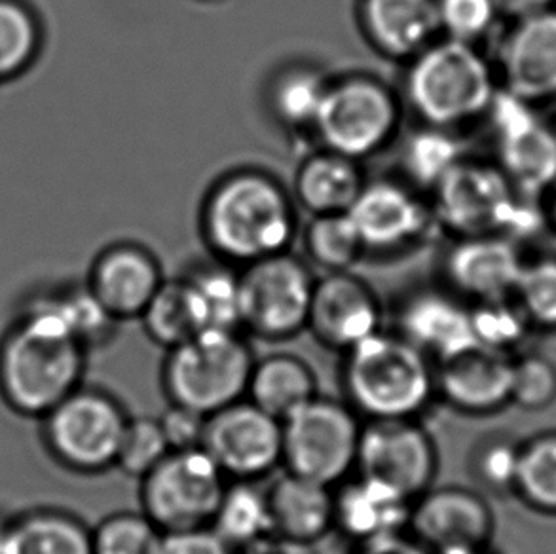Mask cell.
<instances>
[{
  "instance_id": "6da1fadb",
  "label": "cell",
  "mask_w": 556,
  "mask_h": 554,
  "mask_svg": "<svg viewBox=\"0 0 556 554\" xmlns=\"http://www.w3.org/2000/svg\"><path fill=\"white\" fill-rule=\"evenodd\" d=\"M294 198L270 173L236 169L207 190L200 210L205 245L233 268L281 255L299 236Z\"/></svg>"
},
{
  "instance_id": "7a4b0ae2",
  "label": "cell",
  "mask_w": 556,
  "mask_h": 554,
  "mask_svg": "<svg viewBox=\"0 0 556 554\" xmlns=\"http://www.w3.org/2000/svg\"><path fill=\"white\" fill-rule=\"evenodd\" d=\"M86 353L55 294L35 300L0 342V395L15 413L42 418L83 386Z\"/></svg>"
},
{
  "instance_id": "3957f363",
  "label": "cell",
  "mask_w": 556,
  "mask_h": 554,
  "mask_svg": "<svg viewBox=\"0 0 556 554\" xmlns=\"http://www.w3.org/2000/svg\"><path fill=\"white\" fill-rule=\"evenodd\" d=\"M500 83L477 45L439 37L406 63L403 103L421 126L458 131L486 118Z\"/></svg>"
},
{
  "instance_id": "277c9868",
  "label": "cell",
  "mask_w": 556,
  "mask_h": 554,
  "mask_svg": "<svg viewBox=\"0 0 556 554\" xmlns=\"http://www.w3.org/2000/svg\"><path fill=\"white\" fill-rule=\"evenodd\" d=\"M342 360L344 401L363 419L421 418L437 401L435 363L397 330H378Z\"/></svg>"
},
{
  "instance_id": "5b68a950",
  "label": "cell",
  "mask_w": 556,
  "mask_h": 554,
  "mask_svg": "<svg viewBox=\"0 0 556 554\" xmlns=\"http://www.w3.org/2000/svg\"><path fill=\"white\" fill-rule=\"evenodd\" d=\"M255 360L243 330L205 329L166 350L162 388L169 403L211 416L245 399Z\"/></svg>"
},
{
  "instance_id": "8992f818",
  "label": "cell",
  "mask_w": 556,
  "mask_h": 554,
  "mask_svg": "<svg viewBox=\"0 0 556 554\" xmlns=\"http://www.w3.org/2000/svg\"><path fill=\"white\" fill-rule=\"evenodd\" d=\"M403 109L397 91L376 76L355 73L331 78L314 136L324 149L365 162L395 142Z\"/></svg>"
},
{
  "instance_id": "52a82bcc",
  "label": "cell",
  "mask_w": 556,
  "mask_h": 554,
  "mask_svg": "<svg viewBox=\"0 0 556 554\" xmlns=\"http://www.w3.org/2000/svg\"><path fill=\"white\" fill-rule=\"evenodd\" d=\"M363 418L342 399L316 395L281 419V469L339 487L357 465Z\"/></svg>"
},
{
  "instance_id": "ba28073f",
  "label": "cell",
  "mask_w": 556,
  "mask_h": 554,
  "mask_svg": "<svg viewBox=\"0 0 556 554\" xmlns=\"http://www.w3.org/2000/svg\"><path fill=\"white\" fill-rule=\"evenodd\" d=\"M129 414L118 399L80 386L42 416L50 454L71 471L96 475L116 467Z\"/></svg>"
},
{
  "instance_id": "9c48e42d",
  "label": "cell",
  "mask_w": 556,
  "mask_h": 554,
  "mask_svg": "<svg viewBox=\"0 0 556 554\" xmlns=\"http://www.w3.org/2000/svg\"><path fill=\"white\" fill-rule=\"evenodd\" d=\"M316 276L291 251L240 268V327L248 337L287 342L308 329Z\"/></svg>"
},
{
  "instance_id": "30bf717a",
  "label": "cell",
  "mask_w": 556,
  "mask_h": 554,
  "mask_svg": "<svg viewBox=\"0 0 556 554\" xmlns=\"http://www.w3.org/2000/svg\"><path fill=\"white\" fill-rule=\"evenodd\" d=\"M139 482L141 511L166 533L210 526L228 479L200 446L172 450Z\"/></svg>"
},
{
  "instance_id": "8fae6325",
  "label": "cell",
  "mask_w": 556,
  "mask_h": 554,
  "mask_svg": "<svg viewBox=\"0 0 556 554\" xmlns=\"http://www.w3.org/2000/svg\"><path fill=\"white\" fill-rule=\"evenodd\" d=\"M439 230L454 238L504 234L519 200L494 162L462 158L428 196Z\"/></svg>"
},
{
  "instance_id": "7c38bea8",
  "label": "cell",
  "mask_w": 556,
  "mask_h": 554,
  "mask_svg": "<svg viewBox=\"0 0 556 554\" xmlns=\"http://www.w3.org/2000/svg\"><path fill=\"white\" fill-rule=\"evenodd\" d=\"M355 473L416 500L435 484L439 449L421 418L363 419Z\"/></svg>"
},
{
  "instance_id": "4fadbf2b",
  "label": "cell",
  "mask_w": 556,
  "mask_h": 554,
  "mask_svg": "<svg viewBox=\"0 0 556 554\" xmlns=\"http://www.w3.org/2000/svg\"><path fill=\"white\" fill-rule=\"evenodd\" d=\"M486 118L496 136V164L517 192L549 194L556 185V131L535 105L500 88Z\"/></svg>"
},
{
  "instance_id": "5bb4252c",
  "label": "cell",
  "mask_w": 556,
  "mask_h": 554,
  "mask_svg": "<svg viewBox=\"0 0 556 554\" xmlns=\"http://www.w3.org/2000/svg\"><path fill=\"white\" fill-rule=\"evenodd\" d=\"M202 449L228 480H261L281 467V419L248 398L207 416Z\"/></svg>"
},
{
  "instance_id": "9a60e30c",
  "label": "cell",
  "mask_w": 556,
  "mask_h": 554,
  "mask_svg": "<svg viewBox=\"0 0 556 554\" xmlns=\"http://www.w3.org/2000/svg\"><path fill=\"white\" fill-rule=\"evenodd\" d=\"M350 217L372 256L401 255L439 230L428 198L405 180H367Z\"/></svg>"
},
{
  "instance_id": "2e32d148",
  "label": "cell",
  "mask_w": 556,
  "mask_h": 554,
  "mask_svg": "<svg viewBox=\"0 0 556 554\" xmlns=\"http://www.w3.org/2000/svg\"><path fill=\"white\" fill-rule=\"evenodd\" d=\"M382 329V302L365 279L354 272L316 277L306 330L319 344L344 355Z\"/></svg>"
},
{
  "instance_id": "e0dca14e",
  "label": "cell",
  "mask_w": 556,
  "mask_h": 554,
  "mask_svg": "<svg viewBox=\"0 0 556 554\" xmlns=\"http://www.w3.org/2000/svg\"><path fill=\"white\" fill-rule=\"evenodd\" d=\"M408 533L433 554L489 547L494 511L471 488L433 484L414 500Z\"/></svg>"
},
{
  "instance_id": "ac0fdd59",
  "label": "cell",
  "mask_w": 556,
  "mask_h": 554,
  "mask_svg": "<svg viewBox=\"0 0 556 554\" xmlns=\"http://www.w3.org/2000/svg\"><path fill=\"white\" fill-rule=\"evenodd\" d=\"M494 68L502 90L532 105L556 99V8L511 22Z\"/></svg>"
},
{
  "instance_id": "d6986e66",
  "label": "cell",
  "mask_w": 556,
  "mask_h": 554,
  "mask_svg": "<svg viewBox=\"0 0 556 554\" xmlns=\"http://www.w3.org/2000/svg\"><path fill=\"white\" fill-rule=\"evenodd\" d=\"M527 259L504 234L454 238L443 259L446 289L469 304L511 299Z\"/></svg>"
},
{
  "instance_id": "ffe728a7",
  "label": "cell",
  "mask_w": 556,
  "mask_h": 554,
  "mask_svg": "<svg viewBox=\"0 0 556 554\" xmlns=\"http://www.w3.org/2000/svg\"><path fill=\"white\" fill-rule=\"evenodd\" d=\"M433 363L477 345L471 304L448 289H420L399 302L395 329Z\"/></svg>"
},
{
  "instance_id": "44dd1931",
  "label": "cell",
  "mask_w": 556,
  "mask_h": 554,
  "mask_svg": "<svg viewBox=\"0 0 556 554\" xmlns=\"http://www.w3.org/2000/svg\"><path fill=\"white\" fill-rule=\"evenodd\" d=\"M513 355L473 345L435 363L437 401L469 416H486L511 403Z\"/></svg>"
},
{
  "instance_id": "7402d4cb",
  "label": "cell",
  "mask_w": 556,
  "mask_h": 554,
  "mask_svg": "<svg viewBox=\"0 0 556 554\" xmlns=\"http://www.w3.org/2000/svg\"><path fill=\"white\" fill-rule=\"evenodd\" d=\"M164 279L162 264L149 249L116 243L96 259L86 285L101 306L122 323L141 317Z\"/></svg>"
},
{
  "instance_id": "603a6c76",
  "label": "cell",
  "mask_w": 556,
  "mask_h": 554,
  "mask_svg": "<svg viewBox=\"0 0 556 554\" xmlns=\"http://www.w3.org/2000/svg\"><path fill=\"white\" fill-rule=\"evenodd\" d=\"M413 500L354 473L334 487V530L355 545L408 532Z\"/></svg>"
},
{
  "instance_id": "cb8c5ba5",
  "label": "cell",
  "mask_w": 556,
  "mask_h": 554,
  "mask_svg": "<svg viewBox=\"0 0 556 554\" xmlns=\"http://www.w3.org/2000/svg\"><path fill=\"white\" fill-rule=\"evenodd\" d=\"M357 22L370 48L397 63L441 37L437 0H359Z\"/></svg>"
},
{
  "instance_id": "d4e9b609",
  "label": "cell",
  "mask_w": 556,
  "mask_h": 554,
  "mask_svg": "<svg viewBox=\"0 0 556 554\" xmlns=\"http://www.w3.org/2000/svg\"><path fill=\"white\" fill-rule=\"evenodd\" d=\"M276 540L309 547L334 532V488L283 471L268 488Z\"/></svg>"
},
{
  "instance_id": "484cf974",
  "label": "cell",
  "mask_w": 556,
  "mask_h": 554,
  "mask_svg": "<svg viewBox=\"0 0 556 554\" xmlns=\"http://www.w3.org/2000/svg\"><path fill=\"white\" fill-rule=\"evenodd\" d=\"M367 180L363 162L321 147L299 165L291 194L309 217L339 215L350 213Z\"/></svg>"
},
{
  "instance_id": "4316f807",
  "label": "cell",
  "mask_w": 556,
  "mask_h": 554,
  "mask_svg": "<svg viewBox=\"0 0 556 554\" xmlns=\"http://www.w3.org/2000/svg\"><path fill=\"white\" fill-rule=\"evenodd\" d=\"M0 554H93L91 530L60 509H33L2 522Z\"/></svg>"
},
{
  "instance_id": "83f0119b",
  "label": "cell",
  "mask_w": 556,
  "mask_h": 554,
  "mask_svg": "<svg viewBox=\"0 0 556 554\" xmlns=\"http://www.w3.org/2000/svg\"><path fill=\"white\" fill-rule=\"evenodd\" d=\"M319 395V383L308 361L293 353H270L255 360L245 398L263 411L286 419Z\"/></svg>"
},
{
  "instance_id": "f1b7e54d",
  "label": "cell",
  "mask_w": 556,
  "mask_h": 554,
  "mask_svg": "<svg viewBox=\"0 0 556 554\" xmlns=\"http://www.w3.org/2000/svg\"><path fill=\"white\" fill-rule=\"evenodd\" d=\"M139 322L143 325L144 335L164 350H172L198 332L210 329L202 294L187 274L175 279L166 277Z\"/></svg>"
},
{
  "instance_id": "f546056e",
  "label": "cell",
  "mask_w": 556,
  "mask_h": 554,
  "mask_svg": "<svg viewBox=\"0 0 556 554\" xmlns=\"http://www.w3.org/2000/svg\"><path fill=\"white\" fill-rule=\"evenodd\" d=\"M210 526L238 554L276 540L268 490L258 480H228Z\"/></svg>"
},
{
  "instance_id": "4dcf8cb0",
  "label": "cell",
  "mask_w": 556,
  "mask_h": 554,
  "mask_svg": "<svg viewBox=\"0 0 556 554\" xmlns=\"http://www.w3.org/2000/svg\"><path fill=\"white\" fill-rule=\"evenodd\" d=\"M329 83L331 78L316 65L293 63L281 68L266 91V103L274 121L287 131L314 134Z\"/></svg>"
},
{
  "instance_id": "1f68e13d",
  "label": "cell",
  "mask_w": 556,
  "mask_h": 554,
  "mask_svg": "<svg viewBox=\"0 0 556 554\" xmlns=\"http://www.w3.org/2000/svg\"><path fill=\"white\" fill-rule=\"evenodd\" d=\"M306 263L324 274L352 272L367 256L350 213L312 217L304 230Z\"/></svg>"
},
{
  "instance_id": "d6a6232c",
  "label": "cell",
  "mask_w": 556,
  "mask_h": 554,
  "mask_svg": "<svg viewBox=\"0 0 556 554\" xmlns=\"http://www.w3.org/2000/svg\"><path fill=\"white\" fill-rule=\"evenodd\" d=\"M464 158L456 131L421 126L406 139L403 150L408 182L418 190L431 192L439 180Z\"/></svg>"
},
{
  "instance_id": "836d02e7",
  "label": "cell",
  "mask_w": 556,
  "mask_h": 554,
  "mask_svg": "<svg viewBox=\"0 0 556 554\" xmlns=\"http://www.w3.org/2000/svg\"><path fill=\"white\" fill-rule=\"evenodd\" d=\"M42 30L22 0H0V83L22 75L37 60Z\"/></svg>"
},
{
  "instance_id": "e575fe53",
  "label": "cell",
  "mask_w": 556,
  "mask_h": 554,
  "mask_svg": "<svg viewBox=\"0 0 556 554\" xmlns=\"http://www.w3.org/2000/svg\"><path fill=\"white\" fill-rule=\"evenodd\" d=\"M515 492L535 511L556 515V431L520 442Z\"/></svg>"
},
{
  "instance_id": "d590c367",
  "label": "cell",
  "mask_w": 556,
  "mask_h": 554,
  "mask_svg": "<svg viewBox=\"0 0 556 554\" xmlns=\"http://www.w3.org/2000/svg\"><path fill=\"white\" fill-rule=\"evenodd\" d=\"M164 532L143 511H122L91 530L93 554H159Z\"/></svg>"
},
{
  "instance_id": "8d00e7d4",
  "label": "cell",
  "mask_w": 556,
  "mask_h": 554,
  "mask_svg": "<svg viewBox=\"0 0 556 554\" xmlns=\"http://www.w3.org/2000/svg\"><path fill=\"white\" fill-rule=\"evenodd\" d=\"M477 345L513 355L527 340L532 325L528 323L515 299L490 300L471 304Z\"/></svg>"
},
{
  "instance_id": "74e56055",
  "label": "cell",
  "mask_w": 556,
  "mask_h": 554,
  "mask_svg": "<svg viewBox=\"0 0 556 554\" xmlns=\"http://www.w3.org/2000/svg\"><path fill=\"white\" fill-rule=\"evenodd\" d=\"M202 294L207 310L210 329H238L240 327V270L215 259L187 274Z\"/></svg>"
},
{
  "instance_id": "f35d334b",
  "label": "cell",
  "mask_w": 556,
  "mask_h": 554,
  "mask_svg": "<svg viewBox=\"0 0 556 554\" xmlns=\"http://www.w3.org/2000/svg\"><path fill=\"white\" fill-rule=\"evenodd\" d=\"M513 299L532 329L556 330V255L527 261Z\"/></svg>"
},
{
  "instance_id": "ab89813d",
  "label": "cell",
  "mask_w": 556,
  "mask_h": 554,
  "mask_svg": "<svg viewBox=\"0 0 556 554\" xmlns=\"http://www.w3.org/2000/svg\"><path fill=\"white\" fill-rule=\"evenodd\" d=\"M166 437L162 433L159 418L151 416H129L128 426L122 437L121 450L116 457V467L129 477L143 479L147 473L169 454Z\"/></svg>"
},
{
  "instance_id": "60d3db41",
  "label": "cell",
  "mask_w": 556,
  "mask_h": 554,
  "mask_svg": "<svg viewBox=\"0 0 556 554\" xmlns=\"http://www.w3.org/2000/svg\"><path fill=\"white\" fill-rule=\"evenodd\" d=\"M556 401V365L540 353L513 357L511 403L538 413Z\"/></svg>"
},
{
  "instance_id": "b9f144b4",
  "label": "cell",
  "mask_w": 556,
  "mask_h": 554,
  "mask_svg": "<svg viewBox=\"0 0 556 554\" xmlns=\"http://www.w3.org/2000/svg\"><path fill=\"white\" fill-rule=\"evenodd\" d=\"M519 457V442L507 437H490L475 446L469 467L477 482L492 492H515Z\"/></svg>"
},
{
  "instance_id": "7bdbcfd3",
  "label": "cell",
  "mask_w": 556,
  "mask_h": 554,
  "mask_svg": "<svg viewBox=\"0 0 556 554\" xmlns=\"http://www.w3.org/2000/svg\"><path fill=\"white\" fill-rule=\"evenodd\" d=\"M441 37L479 45L494 29L497 12L494 0H437Z\"/></svg>"
},
{
  "instance_id": "ee69618b",
  "label": "cell",
  "mask_w": 556,
  "mask_h": 554,
  "mask_svg": "<svg viewBox=\"0 0 556 554\" xmlns=\"http://www.w3.org/2000/svg\"><path fill=\"white\" fill-rule=\"evenodd\" d=\"M162 433L169 450H190L202 446L207 416L188 406L169 403L159 416Z\"/></svg>"
},
{
  "instance_id": "f6af8a7d",
  "label": "cell",
  "mask_w": 556,
  "mask_h": 554,
  "mask_svg": "<svg viewBox=\"0 0 556 554\" xmlns=\"http://www.w3.org/2000/svg\"><path fill=\"white\" fill-rule=\"evenodd\" d=\"M159 554H238L211 526L164 533Z\"/></svg>"
},
{
  "instance_id": "bcb514c9",
  "label": "cell",
  "mask_w": 556,
  "mask_h": 554,
  "mask_svg": "<svg viewBox=\"0 0 556 554\" xmlns=\"http://www.w3.org/2000/svg\"><path fill=\"white\" fill-rule=\"evenodd\" d=\"M352 554H433L424 547L420 541L414 540L410 533H399L386 540L370 541L355 545Z\"/></svg>"
},
{
  "instance_id": "7dc6e473",
  "label": "cell",
  "mask_w": 556,
  "mask_h": 554,
  "mask_svg": "<svg viewBox=\"0 0 556 554\" xmlns=\"http://www.w3.org/2000/svg\"><path fill=\"white\" fill-rule=\"evenodd\" d=\"M497 12L502 17H509L511 22L527 17V15L538 14L547 8L555 7L556 0H494Z\"/></svg>"
},
{
  "instance_id": "c3c4849f",
  "label": "cell",
  "mask_w": 556,
  "mask_h": 554,
  "mask_svg": "<svg viewBox=\"0 0 556 554\" xmlns=\"http://www.w3.org/2000/svg\"><path fill=\"white\" fill-rule=\"evenodd\" d=\"M241 554H304V547H294L286 541L270 540Z\"/></svg>"
},
{
  "instance_id": "681fc988",
  "label": "cell",
  "mask_w": 556,
  "mask_h": 554,
  "mask_svg": "<svg viewBox=\"0 0 556 554\" xmlns=\"http://www.w3.org/2000/svg\"><path fill=\"white\" fill-rule=\"evenodd\" d=\"M549 203H547V218L549 225L556 230V185L549 190Z\"/></svg>"
},
{
  "instance_id": "f907efd6",
  "label": "cell",
  "mask_w": 556,
  "mask_h": 554,
  "mask_svg": "<svg viewBox=\"0 0 556 554\" xmlns=\"http://www.w3.org/2000/svg\"><path fill=\"white\" fill-rule=\"evenodd\" d=\"M441 554H490L489 547L484 549H454V551H446Z\"/></svg>"
}]
</instances>
